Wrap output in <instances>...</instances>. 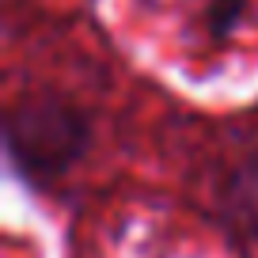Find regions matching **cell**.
<instances>
[{
  "instance_id": "cell-1",
  "label": "cell",
  "mask_w": 258,
  "mask_h": 258,
  "mask_svg": "<svg viewBox=\"0 0 258 258\" xmlns=\"http://www.w3.org/2000/svg\"><path fill=\"white\" fill-rule=\"evenodd\" d=\"M4 145H8V160L27 182L46 186L84 160L91 145V121L69 99L31 95L8 110Z\"/></svg>"
},
{
  "instance_id": "cell-2",
  "label": "cell",
  "mask_w": 258,
  "mask_h": 258,
  "mask_svg": "<svg viewBox=\"0 0 258 258\" xmlns=\"http://www.w3.org/2000/svg\"><path fill=\"white\" fill-rule=\"evenodd\" d=\"M217 220L239 243H258V152L243 156L217 190Z\"/></svg>"
},
{
  "instance_id": "cell-3",
  "label": "cell",
  "mask_w": 258,
  "mask_h": 258,
  "mask_svg": "<svg viewBox=\"0 0 258 258\" xmlns=\"http://www.w3.org/2000/svg\"><path fill=\"white\" fill-rule=\"evenodd\" d=\"M243 0H213L209 8H205V34H209L213 42H224L228 34L239 27L243 19Z\"/></svg>"
}]
</instances>
